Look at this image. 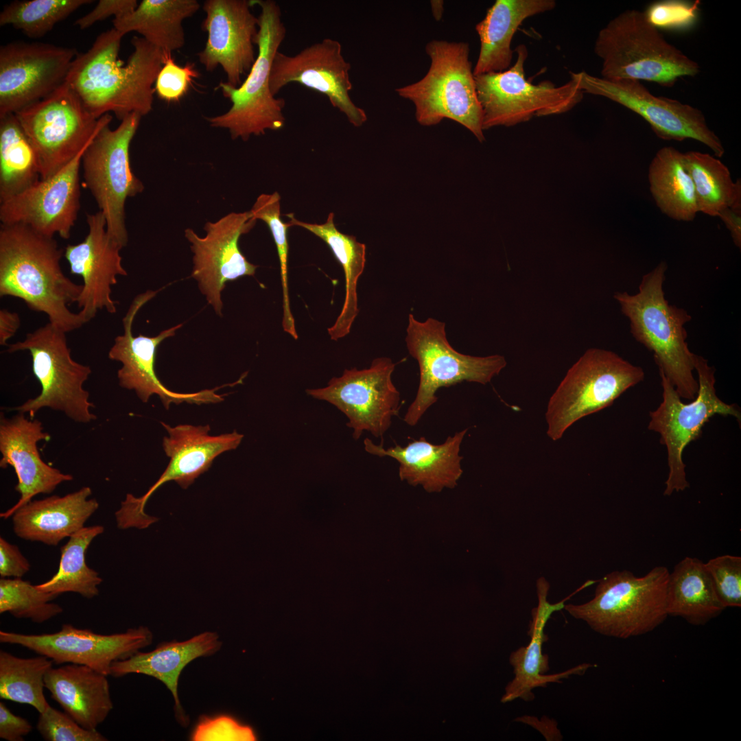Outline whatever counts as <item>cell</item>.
I'll use <instances>...</instances> for the list:
<instances>
[{
    "label": "cell",
    "mask_w": 741,
    "mask_h": 741,
    "mask_svg": "<svg viewBox=\"0 0 741 741\" xmlns=\"http://www.w3.org/2000/svg\"><path fill=\"white\" fill-rule=\"evenodd\" d=\"M121 36L113 27L97 36L90 49L78 53L66 82L96 119L113 113L121 121L152 109L155 83L167 54L142 37L131 40L127 62L119 57Z\"/></svg>",
    "instance_id": "obj_1"
},
{
    "label": "cell",
    "mask_w": 741,
    "mask_h": 741,
    "mask_svg": "<svg viewBox=\"0 0 741 741\" xmlns=\"http://www.w3.org/2000/svg\"><path fill=\"white\" fill-rule=\"evenodd\" d=\"M64 250L54 237L23 224L0 226V296L20 298L32 311L46 314L49 322L66 333L88 321L69 306L77 303L82 284L63 272Z\"/></svg>",
    "instance_id": "obj_2"
},
{
    "label": "cell",
    "mask_w": 741,
    "mask_h": 741,
    "mask_svg": "<svg viewBox=\"0 0 741 741\" xmlns=\"http://www.w3.org/2000/svg\"><path fill=\"white\" fill-rule=\"evenodd\" d=\"M667 269L666 262L661 261L642 277L637 293L617 292L613 297L629 320L633 337L653 353L659 373L681 399L692 401L698 390L694 375L696 354L688 347L685 328L692 316L665 298Z\"/></svg>",
    "instance_id": "obj_3"
},
{
    "label": "cell",
    "mask_w": 741,
    "mask_h": 741,
    "mask_svg": "<svg viewBox=\"0 0 741 741\" xmlns=\"http://www.w3.org/2000/svg\"><path fill=\"white\" fill-rule=\"evenodd\" d=\"M594 52L602 60L601 78L645 80L672 87L682 77L700 72L697 62L669 43L645 12L626 10L597 36Z\"/></svg>",
    "instance_id": "obj_4"
},
{
    "label": "cell",
    "mask_w": 741,
    "mask_h": 741,
    "mask_svg": "<svg viewBox=\"0 0 741 741\" xmlns=\"http://www.w3.org/2000/svg\"><path fill=\"white\" fill-rule=\"evenodd\" d=\"M670 572L653 567L642 577L628 570L607 574L593 598L581 604H565L574 618L605 636L627 639L646 634L667 618L666 594Z\"/></svg>",
    "instance_id": "obj_5"
},
{
    "label": "cell",
    "mask_w": 741,
    "mask_h": 741,
    "mask_svg": "<svg viewBox=\"0 0 741 741\" xmlns=\"http://www.w3.org/2000/svg\"><path fill=\"white\" fill-rule=\"evenodd\" d=\"M425 51L431 63L425 76L395 91L413 103L419 124L431 126L444 119H451L483 142L482 111L469 60V44L432 40L426 45Z\"/></svg>",
    "instance_id": "obj_6"
},
{
    "label": "cell",
    "mask_w": 741,
    "mask_h": 741,
    "mask_svg": "<svg viewBox=\"0 0 741 741\" xmlns=\"http://www.w3.org/2000/svg\"><path fill=\"white\" fill-rule=\"evenodd\" d=\"M261 9L259 32L255 44L258 53L246 78L238 87L220 82L217 89L232 103L225 113L207 117L212 127L228 129L231 138L248 140L251 135L265 134L266 130H279L285 121L283 114L285 102L276 98L270 88L273 59L286 36L281 10L272 0H250Z\"/></svg>",
    "instance_id": "obj_7"
},
{
    "label": "cell",
    "mask_w": 741,
    "mask_h": 741,
    "mask_svg": "<svg viewBox=\"0 0 741 741\" xmlns=\"http://www.w3.org/2000/svg\"><path fill=\"white\" fill-rule=\"evenodd\" d=\"M642 367L617 353L591 348L568 370L547 406V434L552 440L580 419L611 405L644 379Z\"/></svg>",
    "instance_id": "obj_8"
},
{
    "label": "cell",
    "mask_w": 741,
    "mask_h": 741,
    "mask_svg": "<svg viewBox=\"0 0 741 741\" xmlns=\"http://www.w3.org/2000/svg\"><path fill=\"white\" fill-rule=\"evenodd\" d=\"M405 343L420 372L416 397L403 417L410 426L416 425L437 401L440 388L463 381L485 385L506 366L500 355L479 357L459 353L447 340L445 323L433 318L421 322L410 314Z\"/></svg>",
    "instance_id": "obj_9"
},
{
    "label": "cell",
    "mask_w": 741,
    "mask_h": 741,
    "mask_svg": "<svg viewBox=\"0 0 741 741\" xmlns=\"http://www.w3.org/2000/svg\"><path fill=\"white\" fill-rule=\"evenodd\" d=\"M66 333L48 322L27 333L23 340L8 344V353L29 351L33 373L41 386L37 397L12 410L27 413L32 418L40 410L47 408L80 423H89L97 419L91 412L94 405L89 400V392L83 387L91 368L72 358Z\"/></svg>",
    "instance_id": "obj_10"
},
{
    "label": "cell",
    "mask_w": 741,
    "mask_h": 741,
    "mask_svg": "<svg viewBox=\"0 0 741 741\" xmlns=\"http://www.w3.org/2000/svg\"><path fill=\"white\" fill-rule=\"evenodd\" d=\"M694 370L698 390L694 399L686 403L670 381L661 373L662 401L650 412L648 429L660 435V443L667 450L669 472L663 495L685 491L690 487L683 460L685 448L702 434V429L715 415L733 416L739 423L741 413L734 404H727L717 395L715 368L706 359L696 354Z\"/></svg>",
    "instance_id": "obj_11"
},
{
    "label": "cell",
    "mask_w": 741,
    "mask_h": 741,
    "mask_svg": "<svg viewBox=\"0 0 741 741\" xmlns=\"http://www.w3.org/2000/svg\"><path fill=\"white\" fill-rule=\"evenodd\" d=\"M141 115L132 113L114 130L106 123L82 157L83 179L106 222L110 237L122 248L128 241L126 199L143 191L142 182L131 169L130 145Z\"/></svg>",
    "instance_id": "obj_12"
},
{
    "label": "cell",
    "mask_w": 741,
    "mask_h": 741,
    "mask_svg": "<svg viewBox=\"0 0 741 741\" xmlns=\"http://www.w3.org/2000/svg\"><path fill=\"white\" fill-rule=\"evenodd\" d=\"M517 58L508 69L475 76L477 95L482 111L483 130L495 126H513L542 117L567 113L583 97L578 81L556 86L550 81L532 84L526 78L528 52L521 44L515 49Z\"/></svg>",
    "instance_id": "obj_13"
},
{
    "label": "cell",
    "mask_w": 741,
    "mask_h": 741,
    "mask_svg": "<svg viewBox=\"0 0 741 741\" xmlns=\"http://www.w3.org/2000/svg\"><path fill=\"white\" fill-rule=\"evenodd\" d=\"M14 115L34 149L40 179L58 172L112 121L110 113L94 117L66 82Z\"/></svg>",
    "instance_id": "obj_14"
},
{
    "label": "cell",
    "mask_w": 741,
    "mask_h": 741,
    "mask_svg": "<svg viewBox=\"0 0 741 741\" xmlns=\"http://www.w3.org/2000/svg\"><path fill=\"white\" fill-rule=\"evenodd\" d=\"M395 368L390 358L377 357L370 367L345 369L340 377H332L327 386L307 389L306 393L342 412L349 420L346 425L353 429L355 440L364 432L383 440L401 407L400 393L392 381Z\"/></svg>",
    "instance_id": "obj_15"
},
{
    "label": "cell",
    "mask_w": 741,
    "mask_h": 741,
    "mask_svg": "<svg viewBox=\"0 0 741 741\" xmlns=\"http://www.w3.org/2000/svg\"><path fill=\"white\" fill-rule=\"evenodd\" d=\"M161 425L168 433V436L163 439V447L170 458L169 464L143 495L136 497L127 494L120 508L115 513L119 529H145L157 521L158 518L145 512L146 503L156 490L169 481H175L183 489H187L211 467L216 457L225 451L235 449L244 438V435L237 431L211 436L209 425L183 424L175 427L165 423Z\"/></svg>",
    "instance_id": "obj_16"
},
{
    "label": "cell",
    "mask_w": 741,
    "mask_h": 741,
    "mask_svg": "<svg viewBox=\"0 0 741 741\" xmlns=\"http://www.w3.org/2000/svg\"><path fill=\"white\" fill-rule=\"evenodd\" d=\"M583 93L611 99L641 116L657 137L663 140L694 139L707 146L720 158L725 149L697 108L678 100L652 94L639 81L609 80L585 71L572 73Z\"/></svg>",
    "instance_id": "obj_17"
},
{
    "label": "cell",
    "mask_w": 741,
    "mask_h": 741,
    "mask_svg": "<svg viewBox=\"0 0 741 741\" xmlns=\"http://www.w3.org/2000/svg\"><path fill=\"white\" fill-rule=\"evenodd\" d=\"M78 52L47 43L14 41L0 47V117L14 114L66 81Z\"/></svg>",
    "instance_id": "obj_18"
},
{
    "label": "cell",
    "mask_w": 741,
    "mask_h": 741,
    "mask_svg": "<svg viewBox=\"0 0 741 741\" xmlns=\"http://www.w3.org/2000/svg\"><path fill=\"white\" fill-rule=\"evenodd\" d=\"M152 631L145 626L128 628L110 635L62 624L53 633L23 634L0 631V642L23 646L45 656L56 664L75 663L89 666L110 675L113 662L127 659L150 645Z\"/></svg>",
    "instance_id": "obj_19"
},
{
    "label": "cell",
    "mask_w": 741,
    "mask_h": 741,
    "mask_svg": "<svg viewBox=\"0 0 741 741\" xmlns=\"http://www.w3.org/2000/svg\"><path fill=\"white\" fill-rule=\"evenodd\" d=\"M256 221L250 211L232 212L216 222H206L204 237L198 236L191 228L185 231L193 254L191 277L217 315H222L221 294L226 283L255 273L257 266L242 254L239 239Z\"/></svg>",
    "instance_id": "obj_20"
},
{
    "label": "cell",
    "mask_w": 741,
    "mask_h": 741,
    "mask_svg": "<svg viewBox=\"0 0 741 741\" xmlns=\"http://www.w3.org/2000/svg\"><path fill=\"white\" fill-rule=\"evenodd\" d=\"M341 43L325 38L294 56L278 51L273 59L270 88L274 96L290 83L296 82L325 95L332 106L342 113L355 127L367 120L364 110L356 106L349 92L351 68L342 53Z\"/></svg>",
    "instance_id": "obj_21"
},
{
    "label": "cell",
    "mask_w": 741,
    "mask_h": 741,
    "mask_svg": "<svg viewBox=\"0 0 741 741\" xmlns=\"http://www.w3.org/2000/svg\"><path fill=\"white\" fill-rule=\"evenodd\" d=\"M156 293L148 290L134 298L123 318L124 333L115 338L108 351L110 360L121 364L117 371L119 386L134 390L144 403L152 395H158L166 409L171 403L202 404L223 401V397L215 392L217 388L191 393L177 392L166 388L158 378L154 369L157 349L163 340L174 336L183 324L163 330L156 336H133L132 327L135 316Z\"/></svg>",
    "instance_id": "obj_22"
},
{
    "label": "cell",
    "mask_w": 741,
    "mask_h": 741,
    "mask_svg": "<svg viewBox=\"0 0 741 741\" xmlns=\"http://www.w3.org/2000/svg\"><path fill=\"white\" fill-rule=\"evenodd\" d=\"M91 141L54 175L0 201L1 224H23L46 236L69 239L80 209L82 157Z\"/></svg>",
    "instance_id": "obj_23"
},
{
    "label": "cell",
    "mask_w": 741,
    "mask_h": 741,
    "mask_svg": "<svg viewBox=\"0 0 741 741\" xmlns=\"http://www.w3.org/2000/svg\"><path fill=\"white\" fill-rule=\"evenodd\" d=\"M251 6L248 0H207L202 7L206 17L202 29L208 36L204 49L198 54L199 61L209 71L220 65L226 82L234 87L241 85L257 58L254 45L259 19Z\"/></svg>",
    "instance_id": "obj_24"
},
{
    "label": "cell",
    "mask_w": 741,
    "mask_h": 741,
    "mask_svg": "<svg viewBox=\"0 0 741 741\" xmlns=\"http://www.w3.org/2000/svg\"><path fill=\"white\" fill-rule=\"evenodd\" d=\"M88 233L78 244H68L64 257L70 273L82 277V290L77 301L78 311L88 322L99 311H117L118 302L112 298V286L117 276H126L122 266V248L108 235L106 222L101 211L87 213Z\"/></svg>",
    "instance_id": "obj_25"
},
{
    "label": "cell",
    "mask_w": 741,
    "mask_h": 741,
    "mask_svg": "<svg viewBox=\"0 0 741 741\" xmlns=\"http://www.w3.org/2000/svg\"><path fill=\"white\" fill-rule=\"evenodd\" d=\"M50 437L39 420L29 419L22 412L7 418L1 412L0 467H13L18 479L15 490L20 494L19 501L0 514L1 518L12 516L34 496L50 494L61 483L73 479L71 475L62 473L41 458L37 444L49 440Z\"/></svg>",
    "instance_id": "obj_26"
},
{
    "label": "cell",
    "mask_w": 741,
    "mask_h": 741,
    "mask_svg": "<svg viewBox=\"0 0 741 741\" xmlns=\"http://www.w3.org/2000/svg\"><path fill=\"white\" fill-rule=\"evenodd\" d=\"M468 429L449 436L442 444H433L421 437L405 446L396 444L385 449L368 438L364 440L366 452L379 457L389 456L399 463L401 480L412 486L421 485L429 493L453 489L462 474L460 445Z\"/></svg>",
    "instance_id": "obj_27"
},
{
    "label": "cell",
    "mask_w": 741,
    "mask_h": 741,
    "mask_svg": "<svg viewBox=\"0 0 741 741\" xmlns=\"http://www.w3.org/2000/svg\"><path fill=\"white\" fill-rule=\"evenodd\" d=\"M563 600L550 604L547 600L550 589L549 583L543 577L537 582L538 604L532 610V620L529 624L528 634L530 641L526 646H521L513 651L510 656V663L513 667L515 677L506 687L502 702L507 703L520 698L530 701L534 698L532 690L538 687H545L550 683H562V679L571 675H581L593 665L584 663L562 672L545 674L550 670L548 656L542 653L543 644L548 640L544 631L548 620L556 611L564 609L565 602L574 593Z\"/></svg>",
    "instance_id": "obj_28"
},
{
    "label": "cell",
    "mask_w": 741,
    "mask_h": 741,
    "mask_svg": "<svg viewBox=\"0 0 741 741\" xmlns=\"http://www.w3.org/2000/svg\"><path fill=\"white\" fill-rule=\"evenodd\" d=\"M91 494V489L84 486L62 497L32 500L12 515L13 530L24 540L56 546L83 528L97 510L99 503L89 498Z\"/></svg>",
    "instance_id": "obj_29"
},
{
    "label": "cell",
    "mask_w": 741,
    "mask_h": 741,
    "mask_svg": "<svg viewBox=\"0 0 741 741\" xmlns=\"http://www.w3.org/2000/svg\"><path fill=\"white\" fill-rule=\"evenodd\" d=\"M221 646L222 642L218 634L209 631L200 633L185 641L163 642L150 652L138 651L127 659L113 662L110 675L121 677L137 673L161 681L174 697L178 721L186 726L189 719L181 706L178 694L180 673L195 659L211 656L217 652Z\"/></svg>",
    "instance_id": "obj_30"
},
{
    "label": "cell",
    "mask_w": 741,
    "mask_h": 741,
    "mask_svg": "<svg viewBox=\"0 0 741 741\" xmlns=\"http://www.w3.org/2000/svg\"><path fill=\"white\" fill-rule=\"evenodd\" d=\"M45 687L64 712L87 729H97L113 708L107 675L84 665L52 667Z\"/></svg>",
    "instance_id": "obj_31"
},
{
    "label": "cell",
    "mask_w": 741,
    "mask_h": 741,
    "mask_svg": "<svg viewBox=\"0 0 741 741\" xmlns=\"http://www.w3.org/2000/svg\"><path fill=\"white\" fill-rule=\"evenodd\" d=\"M556 5L554 0H496L475 25L480 49L474 76L508 69L515 53L513 38L519 27L526 19L550 11Z\"/></svg>",
    "instance_id": "obj_32"
},
{
    "label": "cell",
    "mask_w": 741,
    "mask_h": 741,
    "mask_svg": "<svg viewBox=\"0 0 741 741\" xmlns=\"http://www.w3.org/2000/svg\"><path fill=\"white\" fill-rule=\"evenodd\" d=\"M200 8L196 0H143L131 12L113 20V28L121 36L140 34L164 54L183 47V21Z\"/></svg>",
    "instance_id": "obj_33"
},
{
    "label": "cell",
    "mask_w": 741,
    "mask_h": 741,
    "mask_svg": "<svg viewBox=\"0 0 741 741\" xmlns=\"http://www.w3.org/2000/svg\"><path fill=\"white\" fill-rule=\"evenodd\" d=\"M725 609L702 561L686 556L670 572L666 594L668 616L680 617L689 624L701 626Z\"/></svg>",
    "instance_id": "obj_34"
},
{
    "label": "cell",
    "mask_w": 741,
    "mask_h": 741,
    "mask_svg": "<svg viewBox=\"0 0 741 741\" xmlns=\"http://www.w3.org/2000/svg\"><path fill=\"white\" fill-rule=\"evenodd\" d=\"M291 226H298L322 239L331 248L342 266L345 277V298L333 325L328 328L331 340H337L349 334L358 314L357 284L366 263V246L355 237L340 232L334 224V214L330 213L325 223L311 224L295 218L293 213L286 215Z\"/></svg>",
    "instance_id": "obj_35"
},
{
    "label": "cell",
    "mask_w": 741,
    "mask_h": 741,
    "mask_svg": "<svg viewBox=\"0 0 741 741\" xmlns=\"http://www.w3.org/2000/svg\"><path fill=\"white\" fill-rule=\"evenodd\" d=\"M648 182L663 213L677 221L694 220L698 213L694 187L682 152L670 146L659 150L649 165Z\"/></svg>",
    "instance_id": "obj_36"
},
{
    "label": "cell",
    "mask_w": 741,
    "mask_h": 741,
    "mask_svg": "<svg viewBox=\"0 0 741 741\" xmlns=\"http://www.w3.org/2000/svg\"><path fill=\"white\" fill-rule=\"evenodd\" d=\"M694 187L698 212L718 216L725 208L741 210V183L733 182L728 167L707 153H683Z\"/></svg>",
    "instance_id": "obj_37"
},
{
    "label": "cell",
    "mask_w": 741,
    "mask_h": 741,
    "mask_svg": "<svg viewBox=\"0 0 741 741\" xmlns=\"http://www.w3.org/2000/svg\"><path fill=\"white\" fill-rule=\"evenodd\" d=\"M40 179L34 149L14 114L0 117V201Z\"/></svg>",
    "instance_id": "obj_38"
},
{
    "label": "cell",
    "mask_w": 741,
    "mask_h": 741,
    "mask_svg": "<svg viewBox=\"0 0 741 741\" xmlns=\"http://www.w3.org/2000/svg\"><path fill=\"white\" fill-rule=\"evenodd\" d=\"M104 530L103 526L97 525L84 527L71 535L60 548L58 572L47 581L36 585L37 587L58 596L73 592L89 599L97 596L98 586L102 579L96 571L87 565L86 552L93 539L102 534Z\"/></svg>",
    "instance_id": "obj_39"
},
{
    "label": "cell",
    "mask_w": 741,
    "mask_h": 741,
    "mask_svg": "<svg viewBox=\"0 0 741 741\" xmlns=\"http://www.w3.org/2000/svg\"><path fill=\"white\" fill-rule=\"evenodd\" d=\"M53 663L43 655L21 658L1 650L0 698L43 711L49 705L44 695L45 677Z\"/></svg>",
    "instance_id": "obj_40"
},
{
    "label": "cell",
    "mask_w": 741,
    "mask_h": 741,
    "mask_svg": "<svg viewBox=\"0 0 741 741\" xmlns=\"http://www.w3.org/2000/svg\"><path fill=\"white\" fill-rule=\"evenodd\" d=\"M90 0L14 1L0 13V25H10L27 36H44L60 21L65 19Z\"/></svg>",
    "instance_id": "obj_41"
},
{
    "label": "cell",
    "mask_w": 741,
    "mask_h": 741,
    "mask_svg": "<svg viewBox=\"0 0 741 741\" xmlns=\"http://www.w3.org/2000/svg\"><path fill=\"white\" fill-rule=\"evenodd\" d=\"M57 596L21 578L0 579V613L43 623L62 612L60 605L51 602Z\"/></svg>",
    "instance_id": "obj_42"
},
{
    "label": "cell",
    "mask_w": 741,
    "mask_h": 741,
    "mask_svg": "<svg viewBox=\"0 0 741 741\" xmlns=\"http://www.w3.org/2000/svg\"><path fill=\"white\" fill-rule=\"evenodd\" d=\"M280 200V195L277 191L270 194L262 193L258 196L250 211L255 220H262L268 225L276 244L280 263L283 288V316L282 326L285 332L296 340L298 339V334L290 309L287 287L288 243L287 231L291 225L289 222H283L281 219Z\"/></svg>",
    "instance_id": "obj_43"
},
{
    "label": "cell",
    "mask_w": 741,
    "mask_h": 741,
    "mask_svg": "<svg viewBox=\"0 0 741 741\" xmlns=\"http://www.w3.org/2000/svg\"><path fill=\"white\" fill-rule=\"evenodd\" d=\"M716 592L727 607H741V557L718 556L705 563Z\"/></svg>",
    "instance_id": "obj_44"
},
{
    "label": "cell",
    "mask_w": 741,
    "mask_h": 741,
    "mask_svg": "<svg viewBox=\"0 0 741 741\" xmlns=\"http://www.w3.org/2000/svg\"><path fill=\"white\" fill-rule=\"evenodd\" d=\"M36 729L46 741H106L99 731L82 727L66 712L49 705L42 712Z\"/></svg>",
    "instance_id": "obj_45"
},
{
    "label": "cell",
    "mask_w": 741,
    "mask_h": 741,
    "mask_svg": "<svg viewBox=\"0 0 741 741\" xmlns=\"http://www.w3.org/2000/svg\"><path fill=\"white\" fill-rule=\"evenodd\" d=\"M199 73L191 63L178 66L171 54H167L155 82L154 91L158 97L167 102H177L186 94L193 79Z\"/></svg>",
    "instance_id": "obj_46"
},
{
    "label": "cell",
    "mask_w": 741,
    "mask_h": 741,
    "mask_svg": "<svg viewBox=\"0 0 741 741\" xmlns=\"http://www.w3.org/2000/svg\"><path fill=\"white\" fill-rule=\"evenodd\" d=\"M193 741H252L255 740L252 729L226 715L202 716L195 727Z\"/></svg>",
    "instance_id": "obj_47"
},
{
    "label": "cell",
    "mask_w": 741,
    "mask_h": 741,
    "mask_svg": "<svg viewBox=\"0 0 741 741\" xmlns=\"http://www.w3.org/2000/svg\"><path fill=\"white\" fill-rule=\"evenodd\" d=\"M696 6L680 1H664L651 4L645 14L648 21L658 29H683L694 22Z\"/></svg>",
    "instance_id": "obj_48"
},
{
    "label": "cell",
    "mask_w": 741,
    "mask_h": 741,
    "mask_svg": "<svg viewBox=\"0 0 741 741\" xmlns=\"http://www.w3.org/2000/svg\"><path fill=\"white\" fill-rule=\"evenodd\" d=\"M137 5L136 0H100L91 12L78 19L74 24L80 30L86 29L111 16L114 19L122 16L132 12Z\"/></svg>",
    "instance_id": "obj_49"
},
{
    "label": "cell",
    "mask_w": 741,
    "mask_h": 741,
    "mask_svg": "<svg viewBox=\"0 0 741 741\" xmlns=\"http://www.w3.org/2000/svg\"><path fill=\"white\" fill-rule=\"evenodd\" d=\"M30 569L27 558L19 548L5 539L0 538L1 578H21Z\"/></svg>",
    "instance_id": "obj_50"
},
{
    "label": "cell",
    "mask_w": 741,
    "mask_h": 741,
    "mask_svg": "<svg viewBox=\"0 0 741 741\" xmlns=\"http://www.w3.org/2000/svg\"><path fill=\"white\" fill-rule=\"evenodd\" d=\"M32 725L24 718L14 714L0 702V738L8 741H23L32 731Z\"/></svg>",
    "instance_id": "obj_51"
},
{
    "label": "cell",
    "mask_w": 741,
    "mask_h": 741,
    "mask_svg": "<svg viewBox=\"0 0 741 741\" xmlns=\"http://www.w3.org/2000/svg\"><path fill=\"white\" fill-rule=\"evenodd\" d=\"M21 326V318L16 312L6 309L0 310V345L8 346V341L15 335Z\"/></svg>",
    "instance_id": "obj_52"
},
{
    "label": "cell",
    "mask_w": 741,
    "mask_h": 741,
    "mask_svg": "<svg viewBox=\"0 0 741 741\" xmlns=\"http://www.w3.org/2000/svg\"><path fill=\"white\" fill-rule=\"evenodd\" d=\"M719 217L729 231L735 245L741 247V210L725 208L722 210Z\"/></svg>",
    "instance_id": "obj_53"
},
{
    "label": "cell",
    "mask_w": 741,
    "mask_h": 741,
    "mask_svg": "<svg viewBox=\"0 0 741 741\" xmlns=\"http://www.w3.org/2000/svg\"><path fill=\"white\" fill-rule=\"evenodd\" d=\"M443 1H431L433 16L436 21L440 20L443 12Z\"/></svg>",
    "instance_id": "obj_54"
}]
</instances>
